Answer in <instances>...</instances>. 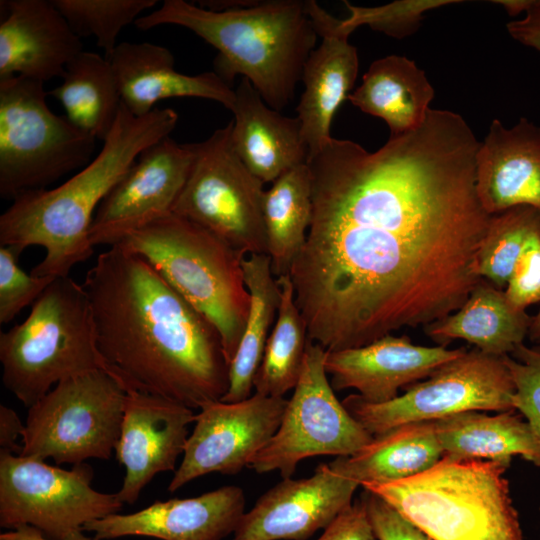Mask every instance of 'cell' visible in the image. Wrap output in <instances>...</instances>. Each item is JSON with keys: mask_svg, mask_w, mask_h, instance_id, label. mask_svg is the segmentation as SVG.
I'll use <instances>...</instances> for the list:
<instances>
[{"mask_svg": "<svg viewBox=\"0 0 540 540\" xmlns=\"http://www.w3.org/2000/svg\"><path fill=\"white\" fill-rule=\"evenodd\" d=\"M479 145L462 116L430 109L375 152L332 137L308 158L313 216L289 275L309 340L357 348L465 303L492 217L476 193Z\"/></svg>", "mask_w": 540, "mask_h": 540, "instance_id": "obj_1", "label": "cell"}, {"mask_svg": "<svg viewBox=\"0 0 540 540\" xmlns=\"http://www.w3.org/2000/svg\"><path fill=\"white\" fill-rule=\"evenodd\" d=\"M82 285L105 369L126 390L193 410L223 398L229 364L218 331L145 258L109 247Z\"/></svg>", "mask_w": 540, "mask_h": 540, "instance_id": "obj_2", "label": "cell"}, {"mask_svg": "<svg viewBox=\"0 0 540 540\" xmlns=\"http://www.w3.org/2000/svg\"><path fill=\"white\" fill-rule=\"evenodd\" d=\"M178 122L171 108L133 115L123 104L100 152L68 180L52 189L25 192L0 216V246L17 257L29 246L45 249L31 274L69 276L91 257L93 217L106 195L146 148L170 135Z\"/></svg>", "mask_w": 540, "mask_h": 540, "instance_id": "obj_3", "label": "cell"}, {"mask_svg": "<svg viewBox=\"0 0 540 540\" xmlns=\"http://www.w3.org/2000/svg\"><path fill=\"white\" fill-rule=\"evenodd\" d=\"M166 0L135 21L140 30L184 27L217 49L214 72L232 85L241 75L281 112L294 97L319 37L307 0Z\"/></svg>", "mask_w": 540, "mask_h": 540, "instance_id": "obj_4", "label": "cell"}, {"mask_svg": "<svg viewBox=\"0 0 540 540\" xmlns=\"http://www.w3.org/2000/svg\"><path fill=\"white\" fill-rule=\"evenodd\" d=\"M509 465L443 457L413 477L361 487L433 540H525L505 477Z\"/></svg>", "mask_w": 540, "mask_h": 540, "instance_id": "obj_5", "label": "cell"}, {"mask_svg": "<svg viewBox=\"0 0 540 540\" xmlns=\"http://www.w3.org/2000/svg\"><path fill=\"white\" fill-rule=\"evenodd\" d=\"M118 246L145 258L216 328L230 365L250 307L242 268L245 257L173 213L129 234Z\"/></svg>", "mask_w": 540, "mask_h": 540, "instance_id": "obj_6", "label": "cell"}, {"mask_svg": "<svg viewBox=\"0 0 540 540\" xmlns=\"http://www.w3.org/2000/svg\"><path fill=\"white\" fill-rule=\"evenodd\" d=\"M0 362L3 385L27 408L62 380L105 369L83 285L56 277L27 318L0 333Z\"/></svg>", "mask_w": 540, "mask_h": 540, "instance_id": "obj_7", "label": "cell"}, {"mask_svg": "<svg viewBox=\"0 0 540 540\" xmlns=\"http://www.w3.org/2000/svg\"><path fill=\"white\" fill-rule=\"evenodd\" d=\"M44 82L0 78V196L45 189L92 159L96 139L52 112Z\"/></svg>", "mask_w": 540, "mask_h": 540, "instance_id": "obj_8", "label": "cell"}, {"mask_svg": "<svg viewBox=\"0 0 540 540\" xmlns=\"http://www.w3.org/2000/svg\"><path fill=\"white\" fill-rule=\"evenodd\" d=\"M126 393L105 369L62 380L28 408L19 455L73 465L110 459L121 432Z\"/></svg>", "mask_w": 540, "mask_h": 540, "instance_id": "obj_9", "label": "cell"}, {"mask_svg": "<svg viewBox=\"0 0 540 540\" xmlns=\"http://www.w3.org/2000/svg\"><path fill=\"white\" fill-rule=\"evenodd\" d=\"M232 121L192 143L193 164L172 213L209 231L243 257L267 254L264 183L242 162Z\"/></svg>", "mask_w": 540, "mask_h": 540, "instance_id": "obj_10", "label": "cell"}, {"mask_svg": "<svg viewBox=\"0 0 540 540\" xmlns=\"http://www.w3.org/2000/svg\"><path fill=\"white\" fill-rule=\"evenodd\" d=\"M93 469L85 464L67 470L34 457L0 451V526L27 525L50 540H73L86 524L119 513L116 493L92 486Z\"/></svg>", "mask_w": 540, "mask_h": 540, "instance_id": "obj_11", "label": "cell"}, {"mask_svg": "<svg viewBox=\"0 0 540 540\" xmlns=\"http://www.w3.org/2000/svg\"><path fill=\"white\" fill-rule=\"evenodd\" d=\"M385 403L350 394L342 403L372 436L399 425L437 421L467 411H516L514 385L503 357L477 348L446 362Z\"/></svg>", "mask_w": 540, "mask_h": 540, "instance_id": "obj_12", "label": "cell"}, {"mask_svg": "<svg viewBox=\"0 0 540 540\" xmlns=\"http://www.w3.org/2000/svg\"><path fill=\"white\" fill-rule=\"evenodd\" d=\"M326 350L308 340L303 368L281 423L248 467L259 474L278 471L291 478L298 463L314 456H349L373 436L347 411L324 368Z\"/></svg>", "mask_w": 540, "mask_h": 540, "instance_id": "obj_13", "label": "cell"}, {"mask_svg": "<svg viewBox=\"0 0 540 540\" xmlns=\"http://www.w3.org/2000/svg\"><path fill=\"white\" fill-rule=\"evenodd\" d=\"M287 399L253 393L238 402L204 405L195 415L179 467L168 485L175 492L210 473L236 474L276 433Z\"/></svg>", "mask_w": 540, "mask_h": 540, "instance_id": "obj_14", "label": "cell"}, {"mask_svg": "<svg viewBox=\"0 0 540 540\" xmlns=\"http://www.w3.org/2000/svg\"><path fill=\"white\" fill-rule=\"evenodd\" d=\"M194 160L192 143L170 136L146 148L99 205L90 227L94 246L118 245L172 213Z\"/></svg>", "mask_w": 540, "mask_h": 540, "instance_id": "obj_15", "label": "cell"}, {"mask_svg": "<svg viewBox=\"0 0 540 540\" xmlns=\"http://www.w3.org/2000/svg\"><path fill=\"white\" fill-rule=\"evenodd\" d=\"M359 486L330 463L308 478L282 479L243 514L233 540H307L352 503Z\"/></svg>", "mask_w": 540, "mask_h": 540, "instance_id": "obj_16", "label": "cell"}, {"mask_svg": "<svg viewBox=\"0 0 540 540\" xmlns=\"http://www.w3.org/2000/svg\"><path fill=\"white\" fill-rule=\"evenodd\" d=\"M124 413L115 456L125 468L117 497L134 504L145 486L159 473L176 470L190 435L195 413L176 401L126 390Z\"/></svg>", "mask_w": 540, "mask_h": 540, "instance_id": "obj_17", "label": "cell"}, {"mask_svg": "<svg viewBox=\"0 0 540 540\" xmlns=\"http://www.w3.org/2000/svg\"><path fill=\"white\" fill-rule=\"evenodd\" d=\"M465 352V347L415 345L407 335L388 334L361 347L326 351L324 368L334 391L355 389L366 402L378 404Z\"/></svg>", "mask_w": 540, "mask_h": 540, "instance_id": "obj_18", "label": "cell"}, {"mask_svg": "<svg viewBox=\"0 0 540 540\" xmlns=\"http://www.w3.org/2000/svg\"><path fill=\"white\" fill-rule=\"evenodd\" d=\"M245 494L227 485L196 497L155 501L130 514L114 513L85 525L95 540L145 536L160 540H223L245 513Z\"/></svg>", "mask_w": 540, "mask_h": 540, "instance_id": "obj_19", "label": "cell"}, {"mask_svg": "<svg viewBox=\"0 0 540 540\" xmlns=\"http://www.w3.org/2000/svg\"><path fill=\"white\" fill-rule=\"evenodd\" d=\"M307 6L321 38L304 65V91L296 107L310 158L332 138L333 118L355 84L359 58L356 47L349 42L353 31L343 19L334 17L314 0H307Z\"/></svg>", "mask_w": 540, "mask_h": 540, "instance_id": "obj_20", "label": "cell"}, {"mask_svg": "<svg viewBox=\"0 0 540 540\" xmlns=\"http://www.w3.org/2000/svg\"><path fill=\"white\" fill-rule=\"evenodd\" d=\"M0 23V78L38 81L61 77L83 50L81 38L53 0H4Z\"/></svg>", "mask_w": 540, "mask_h": 540, "instance_id": "obj_21", "label": "cell"}, {"mask_svg": "<svg viewBox=\"0 0 540 540\" xmlns=\"http://www.w3.org/2000/svg\"><path fill=\"white\" fill-rule=\"evenodd\" d=\"M109 60L122 104L135 116H144L166 99L195 97L216 101L232 110L236 93L214 71L187 75L175 69L172 52L149 42H121Z\"/></svg>", "mask_w": 540, "mask_h": 540, "instance_id": "obj_22", "label": "cell"}, {"mask_svg": "<svg viewBox=\"0 0 540 540\" xmlns=\"http://www.w3.org/2000/svg\"><path fill=\"white\" fill-rule=\"evenodd\" d=\"M475 185L490 215L518 205L540 211V127L524 117L511 128L494 119L477 151Z\"/></svg>", "mask_w": 540, "mask_h": 540, "instance_id": "obj_23", "label": "cell"}, {"mask_svg": "<svg viewBox=\"0 0 540 540\" xmlns=\"http://www.w3.org/2000/svg\"><path fill=\"white\" fill-rule=\"evenodd\" d=\"M231 140L245 166L264 184L306 164L308 150L298 117L271 108L246 78L235 89Z\"/></svg>", "mask_w": 540, "mask_h": 540, "instance_id": "obj_24", "label": "cell"}, {"mask_svg": "<svg viewBox=\"0 0 540 540\" xmlns=\"http://www.w3.org/2000/svg\"><path fill=\"white\" fill-rule=\"evenodd\" d=\"M531 319L509 303L504 290L482 279L457 311L424 331L440 346L462 339L486 354L503 357L524 343Z\"/></svg>", "mask_w": 540, "mask_h": 540, "instance_id": "obj_25", "label": "cell"}, {"mask_svg": "<svg viewBox=\"0 0 540 540\" xmlns=\"http://www.w3.org/2000/svg\"><path fill=\"white\" fill-rule=\"evenodd\" d=\"M434 89L413 60L388 55L375 60L347 100L387 124L390 136L418 128L430 110Z\"/></svg>", "mask_w": 540, "mask_h": 540, "instance_id": "obj_26", "label": "cell"}, {"mask_svg": "<svg viewBox=\"0 0 540 540\" xmlns=\"http://www.w3.org/2000/svg\"><path fill=\"white\" fill-rule=\"evenodd\" d=\"M445 458L510 464L514 456L540 467V441L515 411H467L434 421Z\"/></svg>", "mask_w": 540, "mask_h": 540, "instance_id": "obj_27", "label": "cell"}, {"mask_svg": "<svg viewBox=\"0 0 540 540\" xmlns=\"http://www.w3.org/2000/svg\"><path fill=\"white\" fill-rule=\"evenodd\" d=\"M443 457L434 421L413 422L373 436L361 450L336 457L330 465L361 486L413 477Z\"/></svg>", "mask_w": 540, "mask_h": 540, "instance_id": "obj_28", "label": "cell"}, {"mask_svg": "<svg viewBox=\"0 0 540 540\" xmlns=\"http://www.w3.org/2000/svg\"><path fill=\"white\" fill-rule=\"evenodd\" d=\"M242 268L250 307L243 335L229 365V386L221 399L224 402H238L253 394L254 379L280 302V285L267 254L245 257Z\"/></svg>", "mask_w": 540, "mask_h": 540, "instance_id": "obj_29", "label": "cell"}, {"mask_svg": "<svg viewBox=\"0 0 540 540\" xmlns=\"http://www.w3.org/2000/svg\"><path fill=\"white\" fill-rule=\"evenodd\" d=\"M62 82L48 91L76 127L102 142L122 104L112 66L97 53L82 51L65 68Z\"/></svg>", "mask_w": 540, "mask_h": 540, "instance_id": "obj_30", "label": "cell"}, {"mask_svg": "<svg viewBox=\"0 0 540 540\" xmlns=\"http://www.w3.org/2000/svg\"><path fill=\"white\" fill-rule=\"evenodd\" d=\"M312 216V178L307 163L288 170L265 190L267 255L276 278L289 274L305 244Z\"/></svg>", "mask_w": 540, "mask_h": 540, "instance_id": "obj_31", "label": "cell"}, {"mask_svg": "<svg viewBox=\"0 0 540 540\" xmlns=\"http://www.w3.org/2000/svg\"><path fill=\"white\" fill-rule=\"evenodd\" d=\"M277 281L280 285L278 313L254 379V392L270 397H284L295 388L309 340L306 323L295 302L290 275L280 276Z\"/></svg>", "mask_w": 540, "mask_h": 540, "instance_id": "obj_32", "label": "cell"}, {"mask_svg": "<svg viewBox=\"0 0 540 540\" xmlns=\"http://www.w3.org/2000/svg\"><path fill=\"white\" fill-rule=\"evenodd\" d=\"M540 233V211L518 205L492 215L476 257V273L503 290L528 239Z\"/></svg>", "mask_w": 540, "mask_h": 540, "instance_id": "obj_33", "label": "cell"}, {"mask_svg": "<svg viewBox=\"0 0 540 540\" xmlns=\"http://www.w3.org/2000/svg\"><path fill=\"white\" fill-rule=\"evenodd\" d=\"M78 37L93 36L110 57L121 30L157 5L156 0H53Z\"/></svg>", "mask_w": 540, "mask_h": 540, "instance_id": "obj_34", "label": "cell"}, {"mask_svg": "<svg viewBox=\"0 0 540 540\" xmlns=\"http://www.w3.org/2000/svg\"><path fill=\"white\" fill-rule=\"evenodd\" d=\"M457 2L461 1L401 0L381 6L362 7L345 1L350 14L343 19V22L352 31L362 25H368L388 36L402 38L411 34L418 27L425 11Z\"/></svg>", "mask_w": 540, "mask_h": 540, "instance_id": "obj_35", "label": "cell"}, {"mask_svg": "<svg viewBox=\"0 0 540 540\" xmlns=\"http://www.w3.org/2000/svg\"><path fill=\"white\" fill-rule=\"evenodd\" d=\"M503 360L514 385V408L540 441V343H522Z\"/></svg>", "mask_w": 540, "mask_h": 540, "instance_id": "obj_36", "label": "cell"}, {"mask_svg": "<svg viewBox=\"0 0 540 540\" xmlns=\"http://www.w3.org/2000/svg\"><path fill=\"white\" fill-rule=\"evenodd\" d=\"M18 257L0 246V323L12 321L26 306L32 305L56 278L34 276L19 267Z\"/></svg>", "mask_w": 540, "mask_h": 540, "instance_id": "obj_37", "label": "cell"}, {"mask_svg": "<svg viewBox=\"0 0 540 540\" xmlns=\"http://www.w3.org/2000/svg\"><path fill=\"white\" fill-rule=\"evenodd\" d=\"M504 292L518 310L540 302V233L526 242Z\"/></svg>", "mask_w": 540, "mask_h": 540, "instance_id": "obj_38", "label": "cell"}, {"mask_svg": "<svg viewBox=\"0 0 540 540\" xmlns=\"http://www.w3.org/2000/svg\"><path fill=\"white\" fill-rule=\"evenodd\" d=\"M360 499L379 540H433L379 496L364 490Z\"/></svg>", "mask_w": 540, "mask_h": 540, "instance_id": "obj_39", "label": "cell"}, {"mask_svg": "<svg viewBox=\"0 0 540 540\" xmlns=\"http://www.w3.org/2000/svg\"><path fill=\"white\" fill-rule=\"evenodd\" d=\"M317 540H379L361 499L352 502Z\"/></svg>", "mask_w": 540, "mask_h": 540, "instance_id": "obj_40", "label": "cell"}, {"mask_svg": "<svg viewBox=\"0 0 540 540\" xmlns=\"http://www.w3.org/2000/svg\"><path fill=\"white\" fill-rule=\"evenodd\" d=\"M514 16L524 12L519 20L507 23L510 36L521 44L540 52V0H498Z\"/></svg>", "mask_w": 540, "mask_h": 540, "instance_id": "obj_41", "label": "cell"}, {"mask_svg": "<svg viewBox=\"0 0 540 540\" xmlns=\"http://www.w3.org/2000/svg\"><path fill=\"white\" fill-rule=\"evenodd\" d=\"M25 430V423H22L18 414L8 406L0 405V451H7L13 454H20L22 445L18 439Z\"/></svg>", "mask_w": 540, "mask_h": 540, "instance_id": "obj_42", "label": "cell"}, {"mask_svg": "<svg viewBox=\"0 0 540 540\" xmlns=\"http://www.w3.org/2000/svg\"><path fill=\"white\" fill-rule=\"evenodd\" d=\"M527 337L533 342L540 343V309L531 319Z\"/></svg>", "mask_w": 540, "mask_h": 540, "instance_id": "obj_43", "label": "cell"}, {"mask_svg": "<svg viewBox=\"0 0 540 540\" xmlns=\"http://www.w3.org/2000/svg\"><path fill=\"white\" fill-rule=\"evenodd\" d=\"M540 509V508H539Z\"/></svg>", "mask_w": 540, "mask_h": 540, "instance_id": "obj_44", "label": "cell"}]
</instances>
